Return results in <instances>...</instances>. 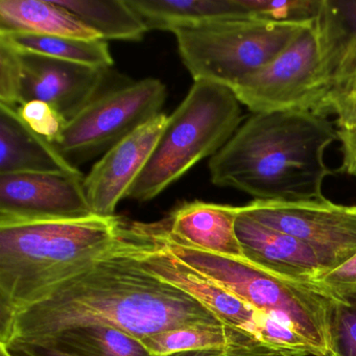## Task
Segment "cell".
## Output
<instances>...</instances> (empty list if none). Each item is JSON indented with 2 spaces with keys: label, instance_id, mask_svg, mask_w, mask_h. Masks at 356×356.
<instances>
[{
  "label": "cell",
  "instance_id": "8992f818",
  "mask_svg": "<svg viewBox=\"0 0 356 356\" xmlns=\"http://www.w3.org/2000/svg\"><path fill=\"white\" fill-rule=\"evenodd\" d=\"M312 22H276L241 16L178 29L172 34L193 81H208L232 90L273 61Z\"/></svg>",
  "mask_w": 356,
  "mask_h": 356
},
{
  "label": "cell",
  "instance_id": "52a82bcc",
  "mask_svg": "<svg viewBox=\"0 0 356 356\" xmlns=\"http://www.w3.org/2000/svg\"><path fill=\"white\" fill-rule=\"evenodd\" d=\"M130 251L143 268L197 300L222 324L248 335L276 353L289 355L299 335L276 318L258 312L230 291L187 266L152 237L147 225L133 224Z\"/></svg>",
  "mask_w": 356,
  "mask_h": 356
},
{
  "label": "cell",
  "instance_id": "7402d4cb",
  "mask_svg": "<svg viewBox=\"0 0 356 356\" xmlns=\"http://www.w3.org/2000/svg\"><path fill=\"white\" fill-rule=\"evenodd\" d=\"M36 339L72 356H155L138 337L101 325L72 327Z\"/></svg>",
  "mask_w": 356,
  "mask_h": 356
},
{
  "label": "cell",
  "instance_id": "5bb4252c",
  "mask_svg": "<svg viewBox=\"0 0 356 356\" xmlns=\"http://www.w3.org/2000/svg\"><path fill=\"white\" fill-rule=\"evenodd\" d=\"M316 24L327 86L322 115L337 118L356 99V0H323Z\"/></svg>",
  "mask_w": 356,
  "mask_h": 356
},
{
  "label": "cell",
  "instance_id": "ac0fdd59",
  "mask_svg": "<svg viewBox=\"0 0 356 356\" xmlns=\"http://www.w3.org/2000/svg\"><path fill=\"white\" fill-rule=\"evenodd\" d=\"M8 33L102 39L55 0H0V34Z\"/></svg>",
  "mask_w": 356,
  "mask_h": 356
},
{
  "label": "cell",
  "instance_id": "484cf974",
  "mask_svg": "<svg viewBox=\"0 0 356 356\" xmlns=\"http://www.w3.org/2000/svg\"><path fill=\"white\" fill-rule=\"evenodd\" d=\"M19 76L17 49L0 39V104L18 109Z\"/></svg>",
  "mask_w": 356,
  "mask_h": 356
},
{
  "label": "cell",
  "instance_id": "4dcf8cb0",
  "mask_svg": "<svg viewBox=\"0 0 356 356\" xmlns=\"http://www.w3.org/2000/svg\"><path fill=\"white\" fill-rule=\"evenodd\" d=\"M226 356H284L282 354L276 353V352L270 351L266 348H247V349L235 350L230 352Z\"/></svg>",
  "mask_w": 356,
  "mask_h": 356
},
{
  "label": "cell",
  "instance_id": "e0dca14e",
  "mask_svg": "<svg viewBox=\"0 0 356 356\" xmlns=\"http://www.w3.org/2000/svg\"><path fill=\"white\" fill-rule=\"evenodd\" d=\"M24 172L83 175L51 143L31 130L17 109L0 104V175Z\"/></svg>",
  "mask_w": 356,
  "mask_h": 356
},
{
  "label": "cell",
  "instance_id": "3957f363",
  "mask_svg": "<svg viewBox=\"0 0 356 356\" xmlns=\"http://www.w3.org/2000/svg\"><path fill=\"white\" fill-rule=\"evenodd\" d=\"M131 225L116 216L0 222V331L19 312L115 251Z\"/></svg>",
  "mask_w": 356,
  "mask_h": 356
},
{
  "label": "cell",
  "instance_id": "6da1fadb",
  "mask_svg": "<svg viewBox=\"0 0 356 356\" xmlns=\"http://www.w3.org/2000/svg\"><path fill=\"white\" fill-rule=\"evenodd\" d=\"M131 234L132 225L115 251L19 312L0 331V343L87 325L113 327L141 339L188 325L222 323L188 293L143 268L130 251Z\"/></svg>",
  "mask_w": 356,
  "mask_h": 356
},
{
  "label": "cell",
  "instance_id": "cb8c5ba5",
  "mask_svg": "<svg viewBox=\"0 0 356 356\" xmlns=\"http://www.w3.org/2000/svg\"><path fill=\"white\" fill-rule=\"evenodd\" d=\"M326 356H356V296L331 300Z\"/></svg>",
  "mask_w": 356,
  "mask_h": 356
},
{
  "label": "cell",
  "instance_id": "9a60e30c",
  "mask_svg": "<svg viewBox=\"0 0 356 356\" xmlns=\"http://www.w3.org/2000/svg\"><path fill=\"white\" fill-rule=\"evenodd\" d=\"M245 260L280 276L314 281L326 272L318 254L303 241L239 212L235 224Z\"/></svg>",
  "mask_w": 356,
  "mask_h": 356
},
{
  "label": "cell",
  "instance_id": "44dd1931",
  "mask_svg": "<svg viewBox=\"0 0 356 356\" xmlns=\"http://www.w3.org/2000/svg\"><path fill=\"white\" fill-rule=\"evenodd\" d=\"M103 40L140 41L147 24L128 0H55Z\"/></svg>",
  "mask_w": 356,
  "mask_h": 356
},
{
  "label": "cell",
  "instance_id": "277c9868",
  "mask_svg": "<svg viewBox=\"0 0 356 356\" xmlns=\"http://www.w3.org/2000/svg\"><path fill=\"white\" fill-rule=\"evenodd\" d=\"M154 239L175 257L305 339L318 356L328 350L329 306L333 296L314 281L287 278L245 259L200 251L170 239L162 222L147 225Z\"/></svg>",
  "mask_w": 356,
  "mask_h": 356
},
{
  "label": "cell",
  "instance_id": "83f0119b",
  "mask_svg": "<svg viewBox=\"0 0 356 356\" xmlns=\"http://www.w3.org/2000/svg\"><path fill=\"white\" fill-rule=\"evenodd\" d=\"M0 345L5 346L11 356H72L39 339H13Z\"/></svg>",
  "mask_w": 356,
  "mask_h": 356
},
{
  "label": "cell",
  "instance_id": "f546056e",
  "mask_svg": "<svg viewBox=\"0 0 356 356\" xmlns=\"http://www.w3.org/2000/svg\"><path fill=\"white\" fill-rule=\"evenodd\" d=\"M337 124L339 129H351L356 127V99L343 113L337 116Z\"/></svg>",
  "mask_w": 356,
  "mask_h": 356
},
{
  "label": "cell",
  "instance_id": "5b68a950",
  "mask_svg": "<svg viewBox=\"0 0 356 356\" xmlns=\"http://www.w3.org/2000/svg\"><path fill=\"white\" fill-rule=\"evenodd\" d=\"M243 120L241 102L228 87L195 81L136 179L128 199L149 202L184 176L197 162L213 157Z\"/></svg>",
  "mask_w": 356,
  "mask_h": 356
},
{
  "label": "cell",
  "instance_id": "30bf717a",
  "mask_svg": "<svg viewBox=\"0 0 356 356\" xmlns=\"http://www.w3.org/2000/svg\"><path fill=\"white\" fill-rule=\"evenodd\" d=\"M238 208L239 212L260 224L309 245L326 272L339 268L356 254V205H341L323 197L301 201L254 200Z\"/></svg>",
  "mask_w": 356,
  "mask_h": 356
},
{
  "label": "cell",
  "instance_id": "4316f807",
  "mask_svg": "<svg viewBox=\"0 0 356 356\" xmlns=\"http://www.w3.org/2000/svg\"><path fill=\"white\" fill-rule=\"evenodd\" d=\"M314 282L335 298L356 296V254L339 268L316 277Z\"/></svg>",
  "mask_w": 356,
  "mask_h": 356
},
{
  "label": "cell",
  "instance_id": "d6a6232c",
  "mask_svg": "<svg viewBox=\"0 0 356 356\" xmlns=\"http://www.w3.org/2000/svg\"><path fill=\"white\" fill-rule=\"evenodd\" d=\"M0 356H11L6 349L5 346L0 345Z\"/></svg>",
  "mask_w": 356,
  "mask_h": 356
},
{
  "label": "cell",
  "instance_id": "7c38bea8",
  "mask_svg": "<svg viewBox=\"0 0 356 356\" xmlns=\"http://www.w3.org/2000/svg\"><path fill=\"white\" fill-rule=\"evenodd\" d=\"M19 107L44 102L67 122L102 95L108 70L17 49ZM18 107V108H19Z\"/></svg>",
  "mask_w": 356,
  "mask_h": 356
},
{
  "label": "cell",
  "instance_id": "8fae6325",
  "mask_svg": "<svg viewBox=\"0 0 356 356\" xmlns=\"http://www.w3.org/2000/svg\"><path fill=\"white\" fill-rule=\"evenodd\" d=\"M83 175H0V222L70 220L92 216Z\"/></svg>",
  "mask_w": 356,
  "mask_h": 356
},
{
  "label": "cell",
  "instance_id": "7a4b0ae2",
  "mask_svg": "<svg viewBox=\"0 0 356 356\" xmlns=\"http://www.w3.org/2000/svg\"><path fill=\"white\" fill-rule=\"evenodd\" d=\"M337 131L309 111L253 113L210 158V179L261 201L321 199Z\"/></svg>",
  "mask_w": 356,
  "mask_h": 356
},
{
  "label": "cell",
  "instance_id": "2e32d148",
  "mask_svg": "<svg viewBox=\"0 0 356 356\" xmlns=\"http://www.w3.org/2000/svg\"><path fill=\"white\" fill-rule=\"evenodd\" d=\"M238 207L195 201L183 204L162 222L172 241L200 251L245 259L235 224Z\"/></svg>",
  "mask_w": 356,
  "mask_h": 356
},
{
  "label": "cell",
  "instance_id": "ba28073f",
  "mask_svg": "<svg viewBox=\"0 0 356 356\" xmlns=\"http://www.w3.org/2000/svg\"><path fill=\"white\" fill-rule=\"evenodd\" d=\"M166 95L165 85L153 78L103 92L67 122L53 145L79 168L162 113Z\"/></svg>",
  "mask_w": 356,
  "mask_h": 356
},
{
  "label": "cell",
  "instance_id": "f1b7e54d",
  "mask_svg": "<svg viewBox=\"0 0 356 356\" xmlns=\"http://www.w3.org/2000/svg\"><path fill=\"white\" fill-rule=\"evenodd\" d=\"M337 139L341 143V165L339 172L356 177V127L339 129Z\"/></svg>",
  "mask_w": 356,
  "mask_h": 356
},
{
  "label": "cell",
  "instance_id": "d6986e66",
  "mask_svg": "<svg viewBox=\"0 0 356 356\" xmlns=\"http://www.w3.org/2000/svg\"><path fill=\"white\" fill-rule=\"evenodd\" d=\"M149 31L174 32L213 20L241 17L236 0H128Z\"/></svg>",
  "mask_w": 356,
  "mask_h": 356
},
{
  "label": "cell",
  "instance_id": "603a6c76",
  "mask_svg": "<svg viewBox=\"0 0 356 356\" xmlns=\"http://www.w3.org/2000/svg\"><path fill=\"white\" fill-rule=\"evenodd\" d=\"M16 49L36 55L47 56L72 63L109 70L114 64L107 41L86 40L70 37L45 36L26 33L0 34Z\"/></svg>",
  "mask_w": 356,
  "mask_h": 356
},
{
  "label": "cell",
  "instance_id": "d4e9b609",
  "mask_svg": "<svg viewBox=\"0 0 356 356\" xmlns=\"http://www.w3.org/2000/svg\"><path fill=\"white\" fill-rule=\"evenodd\" d=\"M17 111L31 130L51 145L59 140L68 122L57 110L44 102H29L20 106Z\"/></svg>",
  "mask_w": 356,
  "mask_h": 356
},
{
  "label": "cell",
  "instance_id": "1f68e13d",
  "mask_svg": "<svg viewBox=\"0 0 356 356\" xmlns=\"http://www.w3.org/2000/svg\"><path fill=\"white\" fill-rule=\"evenodd\" d=\"M232 351H220V350H195V351L177 352L165 356H226Z\"/></svg>",
  "mask_w": 356,
  "mask_h": 356
},
{
  "label": "cell",
  "instance_id": "4fadbf2b",
  "mask_svg": "<svg viewBox=\"0 0 356 356\" xmlns=\"http://www.w3.org/2000/svg\"><path fill=\"white\" fill-rule=\"evenodd\" d=\"M168 116L160 113L110 149L84 178L89 206L97 216H115L118 203L147 165Z\"/></svg>",
  "mask_w": 356,
  "mask_h": 356
},
{
  "label": "cell",
  "instance_id": "9c48e42d",
  "mask_svg": "<svg viewBox=\"0 0 356 356\" xmlns=\"http://www.w3.org/2000/svg\"><path fill=\"white\" fill-rule=\"evenodd\" d=\"M232 91L252 113L309 111L323 116L327 86L316 19L273 61Z\"/></svg>",
  "mask_w": 356,
  "mask_h": 356
},
{
  "label": "cell",
  "instance_id": "ffe728a7",
  "mask_svg": "<svg viewBox=\"0 0 356 356\" xmlns=\"http://www.w3.org/2000/svg\"><path fill=\"white\" fill-rule=\"evenodd\" d=\"M155 356L195 350H235L264 346L222 323H199L162 331L140 339Z\"/></svg>",
  "mask_w": 356,
  "mask_h": 356
}]
</instances>
